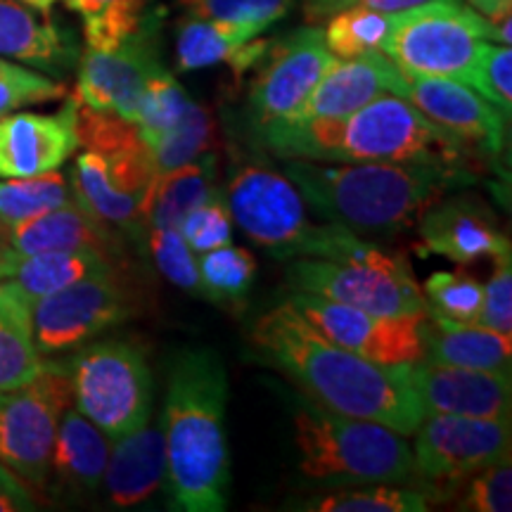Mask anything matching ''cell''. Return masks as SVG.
Segmentation results:
<instances>
[{
	"instance_id": "cell-1",
	"label": "cell",
	"mask_w": 512,
	"mask_h": 512,
	"mask_svg": "<svg viewBox=\"0 0 512 512\" xmlns=\"http://www.w3.org/2000/svg\"><path fill=\"white\" fill-rule=\"evenodd\" d=\"M252 342L275 368L332 411L413 434L425 418L408 363H375L330 342L290 302L264 313Z\"/></svg>"
},
{
	"instance_id": "cell-50",
	"label": "cell",
	"mask_w": 512,
	"mask_h": 512,
	"mask_svg": "<svg viewBox=\"0 0 512 512\" xmlns=\"http://www.w3.org/2000/svg\"><path fill=\"white\" fill-rule=\"evenodd\" d=\"M17 259L19 256H15V259H0V280L12 278V273H15V266H17Z\"/></svg>"
},
{
	"instance_id": "cell-15",
	"label": "cell",
	"mask_w": 512,
	"mask_h": 512,
	"mask_svg": "<svg viewBox=\"0 0 512 512\" xmlns=\"http://www.w3.org/2000/svg\"><path fill=\"white\" fill-rule=\"evenodd\" d=\"M162 19L157 17L143 31L128 38L112 50L86 48L79 55V74H76L74 100L83 107L98 112H112L117 117L136 124L138 100L147 81L164 69L159 57V29Z\"/></svg>"
},
{
	"instance_id": "cell-2",
	"label": "cell",
	"mask_w": 512,
	"mask_h": 512,
	"mask_svg": "<svg viewBox=\"0 0 512 512\" xmlns=\"http://www.w3.org/2000/svg\"><path fill=\"white\" fill-rule=\"evenodd\" d=\"M283 174L323 219L368 242L392 240L439 197L472 183L470 166L434 162L283 159Z\"/></svg>"
},
{
	"instance_id": "cell-48",
	"label": "cell",
	"mask_w": 512,
	"mask_h": 512,
	"mask_svg": "<svg viewBox=\"0 0 512 512\" xmlns=\"http://www.w3.org/2000/svg\"><path fill=\"white\" fill-rule=\"evenodd\" d=\"M470 8H475L479 15H484L491 22H501L505 17H512V0H465Z\"/></svg>"
},
{
	"instance_id": "cell-5",
	"label": "cell",
	"mask_w": 512,
	"mask_h": 512,
	"mask_svg": "<svg viewBox=\"0 0 512 512\" xmlns=\"http://www.w3.org/2000/svg\"><path fill=\"white\" fill-rule=\"evenodd\" d=\"M223 195L242 233L278 259H347L373 245L339 223H313L297 185L261 159L233 164Z\"/></svg>"
},
{
	"instance_id": "cell-49",
	"label": "cell",
	"mask_w": 512,
	"mask_h": 512,
	"mask_svg": "<svg viewBox=\"0 0 512 512\" xmlns=\"http://www.w3.org/2000/svg\"><path fill=\"white\" fill-rule=\"evenodd\" d=\"M15 252L10 249V238H8V226L0 221V259H15Z\"/></svg>"
},
{
	"instance_id": "cell-7",
	"label": "cell",
	"mask_w": 512,
	"mask_h": 512,
	"mask_svg": "<svg viewBox=\"0 0 512 512\" xmlns=\"http://www.w3.org/2000/svg\"><path fill=\"white\" fill-rule=\"evenodd\" d=\"M512 17L491 22L465 0H425L392 12L382 53L408 76H441L470 86L486 43L510 46Z\"/></svg>"
},
{
	"instance_id": "cell-6",
	"label": "cell",
	"mask_w": 512,
	"mask_h": 512,
	"mask_svg": "<svg viewBox=\"0 0 512 512\" xmlns=\"http://www.w3.org/2000/svg\"><path fill=\"white\" fill-rule=\"evenodd\" d=\"M299 467L309 479L332 484H403L415 479L413 451L406 434L380 422L354 418L316 399H292Z\"/></svg>"
},
{
	"instance_id": "cell-30",
	"label": "cell",
	"mask_w": 512,
	"mask_h": 512,
	"mask_svg": "<svg viewBox=\"0 0 512 512\" xmlns=\"http://www.w3.org/2000/svg\"><path fill=\"white\" fill-rule=\"evenodd\" d=\"M69 10L83 19L86 48L112 50L164 17L152 0H64Z\"/></svg>"
},
{
	"instance_id": "cell-17",
	"label": "cell",
	"mask_w": 512,
	"mask_h": 512,
	"mask_svg": "<svg viewBox=\"0 0 512 512\" xmlns=\"http://www.w3.org/2000/svg\"><path fill=\"white\" fill-rule=\"evenodd\" d=\"M420 256H444L453 264H475L486 256L510 254V240L498 226L496 214L477 195L439 197L418 219Z\"/></svg>"
},
{
	"instance_id": "cell-13",
	"label": "cell",
	"mask_w": 512,
	"mask_h": 512,
	"mask_svg": "<svg viewBox=\"0 0 512 512\" xmlns=\"http://www.w3.org/2000/svg\"><path fill=\"white\" fill-rule=\"evenodd\" d=\"M128 316L131 306L114 268L88 275L31 304L34 342L43 356L79 349Z\"/></svg>"
},
{
	"instance_id": "cell-36",
	"label": "cell",
	"mask_w": 512,
	"mask_h": 512,
	"mask_svg": "<svg viewBox=\"0 0 512 512\" xmlns=\"http://www.w3.org/2000/svg\"><path fill=\"white\" fill-rule=\"evenodd\" d=\"M197 268L209 302L240 304L245 302L256 278V261L252 252L230 245L197 254Z\"/></svg>"
},
{
	"instance_id": "cell-46",
	"label": "cell",
	"mask_w": 512,
	"mask_h": 512,
	"mask_svg": "<svg viewBox=\"0 0 512 512\" xmlns=\"http://www.w3.org/2000/svg\"><path fill=\"white\" fill-rule=\"evenodd\" d=\"M420 3H425V0H304V12L306 17L316 22V19H328L335 12L347 8H368L392 15V12L408 10Z\"/></svg>"
},
{
	"instance_id": "cell-41",
	"label": "cell",
	"mask_w": 512,
	"mask_h": 512,
	"mask_svg": "<svg viewBox=\"0 0 512 512\" xmlns=\"http://www.w3.org/2000/svg\"><path fill=\"white\" fill-rule=\"evenodd\" d=\"M150 252L159 268V273L171 285L190 292L192 297L207 299L200 268H197V254L188 247V242L178 228H150Z\"/></svg>"
},
{
	"instance_id": "cell-29",
	"label": "cell",
	"mask_w": 512,
	"mask_h": 512,
	"mask_svg": "<svg viewBox=\"0 0 512 512\" xmlns=\"http://www.w3.org/2000/svg\"><path fill=\"white\" fill-rule=\"evenodd\" d=\"M31 304L15 280H0V394L34 380L43 368L34 342Z\"/></svg>"
},
{
	"instance_id": "cell-18",
	"label": "cell",
	"mask_w": 512,
	"mask_h": 512,
	"mask_svg": "<svg viewBox=\"0 0 512 512\" xmlns=\"http://www.w3.org/2000/svg\"><path fill=\"white\" fill-rule=\"evenodd\" d=\"M401 98H406L427 119L465 140L470 147L477 145L484 155L496 157L503 152L508 119L475 88L441 76L406 74Z\"/></svg>"
},
{
	"instance_id": "cell-28",
	"label": "cell",
	"mask_w": 512,
	"mask_h": 512,
	"mask_svg": "<svg viewBox=\"0 0 512 512\" xmlns=\"http://www.w3.org/2000/svg\"><path fill=\"white\" fill-rule=\"evenodd\" d=\"M216 183V157L204 152L192 162L178 166L155 176L145 202V223L150 228H178L183 216L207 202L214 192H219Z\"/></svg>"
},
{
	"instance_id": "cell-3",
	"label": "cell",
	"mask_w": 512,
	"mask_h": 512,
	"mask_svg": "<svg viewBox=\"0 0 512 512\" xmlns=\"http://www.w3.org/2000/svg\"><path fill=\"white\" fill-rule=\"evenodd\" d=\"M228 373L214 349H181L166 380L162 430L171 508L223 512L230 494Z\"/></svg>"
},
{
	"instance_id": "cell-45",
	"label": "cell",
	"mask_w": 512,
	"mask_h": 512,
	"mask_svg": "<svg viewBox=\"0 0 512 512\" xmlns=\"http://www.w3.org/2000/svg\"><path fill=\"white\" fill-rule=\"evenodd\" d=\"M496 266L484 285V306L479 323L486 328L512 335V256H494Z\"/></svg>"
},
{
	"instance_id": "cell-33",
	"label": "cell",
	"mask_w": 512,
	"mask_h": 512,
	"mask_svg": "<svg viewBox=\"0 0 512 512\" xmlns=\"http://www.w3.org/2000/svg\"><path fill=\"white\" fill-rule=\"evenodd\" d=\"M69 202H74L72 183L57 169L48 174L0 181V221L8 228Z\"/></svg>"
},
{
	"instance_id": "cell-34",
	"label": "cell",
	"mask_w": 512,
	"mask_h": 512,
	"mask_svg": "<svg viewBox=\"0 0 512 512\" xmlns=\"http://www.w3.org/2000/svg\"><path fill=\"white\" fill-rule=\"evenodd\" d=\"M143 143L150 150L155 174L162 176L209 152V147L214 145V119L202 105L192 102L190 112L174 128Z\"/></svg>"
},
{
	"instance_id": "cell-10",
	"label": "cell",
	"mask_w": 512,
	"mask_h": 512,
	"mask_svg": "<svg viewBox=\"0 0 512 512\" xmlns=\"http://www.w3.org/2000/svg\"><path fill=\"white\" fill-rule=\"evenodd\" d=\"M72 403L67 366L43 363L34 380L0 394V463L24 482L48 486L57 427Z\"/></svg>"
},
{
	"instance_id": "cell-4",
	"label": "cell",
	"mask_w": 512,
	"mask_h": 512,
	"mask_svg": "<svg viewBox=\"0 0 512 512\" xmlns=\"http://www.w3.org/2000/svg\"><path fill=\"white\" fill-rule=\"evenodd\" d=\"M259 143L280 159L311 162H434L470 166L472 150L394 93L337 119L271 126Z\"/></svg>"
},
{
	"instance_id": "cell-40",
	"label": "cell",
	"mask_w": 512,
	"mask_h": 512,
	"mask_svg": "<svg viewBox=\"0 0 512 512\" xmlns=\"http://www.w3.org/2000/svg\"><path fill=\"white\" fill-rule=\"evenodd\" d=\"M178 5L190 17L247 24L266 31L290 15L294 0H178Z\"/></svg>"
},
{
	"instance_id": "cell-42",
	"label": "cell",
	"mask_w": 512,
	"mask_h": 512,
	"mask_svg": "<svg viewBox=\"0 0 512 512\" xmlns=\"http://www.w3.org/2000/svg\"><path fill=\"white\" fill-rule=\"evenodd\" d=\"M178 230L195 254L230 245L233 242V216H230L223 190L214 192L207 202L188 211L178 223Z\"/></svg>"
},
{
	"instance_id": "cell-51",
	"label": "cell",
	"mask_w": 512,
	"mask_h": 512,
	"mask_svg": "<svg viewBox=\"0 0 512 512\" xmlns=\"http://www.w3.org/2000/svg\"><path fill=\"white\" fill-rule=\"evenodd\" d=\"M24 5H29V8H34L38 12H50V8L57 3V0H22Z\"/></svg>"
},
{
	"instance_id": "cell-23",
	"label": "cell",
	"mask_w": 512,
	"mask_h": 512,
	"mask_svg": "<svg viewBox=\"0 0 512 512\" xmlns=\"http://www.w3.org/2000/svg\"><path fill=\"white\" fill-rule=\"evenodd\" d=\"M0 57L27 64L53 79L67 76L79 62V46L48 12H38L22 0H0Z\"/></svg>"
},
{
	"instance_id": "cell-25",
	"label": "cell",
	"mask_w": 512,
	"mask_h": 512,
	"mask_svg": "<svg viewBox=\"0 0 512 512\" xmlns=\"http://www.w3.org/2000/svg\"><path fill=\"white\" fill-rule=\"evenodd\" d=\"M10 249L17 256L48 252H98L107 259L119 254V235L76 202L8 228Z\"/></svg>"
},
{
	"instance_id": "cell-9",
	"label": "cell",
	"mask_w": 512,
	"mask_h": 512,
	"mask_svg": "<svg viewBox=\"0 0 512 512\" xmlns=\"http://www.w3.org/2000/svg\"><path fill=\"white\" fill-rule=\"evenodd\" d=\"M287 280L294 290L380 316H420L427 309L408 261L387 254L375 242L347 259H294L287 266Z\"/></svg>"
},
{
	"instance_id": "cell-38",
	"label": "cell",
	"mask_w": 512,
	"mask_h": 512,
	"mask_svg": "<svg viewBox=\"0 0 512 512\" xmlns=\"http://www.w3.org/2000/svg\"><path fill=\"white\" fill-rule=\"evenodd\" d=\"M427 311L460 320V323H479L484 306V285L470 275L458 271H437L427 278L425 287Z\"/></svg>"
},
{
	"instance_id": "cell-35",
	"label": "cell",
	"mask_w": 512,
	"mask_h": 512,
	"mask_svg": "<svg viewBox=\"0 0 512 512\" xmlns=\"http://www.w3.org/2000/svg\"><path fill=\"white\" fill-rule=\"evenodd\" d=\"M389 31H392V15L387 12L347 8L328 17L323 38L337 60H351L368 53H382Z\"/></svg>"
},
{
	"instance_id": "cell-32",
	"label": "cell",
	"mask_w": 512,
	"mask_h": 512,
	"mask_svg": "<svg viewBox=\"0 0 512 512\" xmlns=\"http://www.w3.org/2000/svg\"><path fill=\"white\" fill-rule=\"evenodd\" d=\"M105 268H112V259L98 252H48L19 256L10 280L36 302Z\"/></svg>"
},
{
	"instance_id": "cell-31",
	"label": "cell",
	"mask_w": 512,
	"mask_h": 512,
	"mask_svg": "<svg viewBox=\"0 0 512 512\" xmlns=\"http://www.w3.org/2000/svg\"><path fill=\"white\" fill-rule=\"evenodd\" d=\"M432 501H437V494L430 489H403L389 482H368L311 496L306 501H297L292 508L306 512H425L430 510Z\"/></svg>"
},
{
	"instance_id": "cell-24",
	"label": "cell",
	"mask_w": 512,
	"mask_h": 512,
	"mask_svg": "<svg viewBox=\"0 0 512 512\" xmlns=\"http://www.w3.org/2000/svg\"><path fill=\"white\" fill-rule=\"evenodd\" d=\"M261 34L264 31L247 24L185 15L176 27V69L200 72L216 64H228L235 76L252 72L271 46V38H261Z\"/></svg>"
},
{
	"instance_id": "cell-27",
	"label": "cell",
	"mask_w": 512,
	"mask_h": 512,
	"mask_svg": "<svg viewBox=\"0 0 512 512\" xmlns=\"http://www.w3.org/2000/svg\"><path fill=\"white\" fill-rule=\"evenodd\" d=\"M110 437L86 415L67 408L57 427L50 458V477H55L57 494L91 496L100 489L110 460Z\"/></svg>"
},
{
	"instance_id": "cell-14",
	"label": "cell",
	"mask_w": 512,
	"mask_h": 512,
	"mask_svg": "<svg viewBox=\"0 0 512 512\" xmlns=\"http://www.w3.org/2000/svg\"><path fill=\"white\" fill-rule=\"evenodd\" d=\"M155 166L147 145L138 150H86L72 169L74 202L107 226L124 230L131 240L145 238V202L155 181Z\"/></svg>"
},
{
	"instance_id": "cell-47",
	"label": "cell",
	"mask_w": 512,
	"mask_h": 512,
	"mask_svg": "<svg viewBox=\"0 0 512 512\" xmlns=\"http://www.w3.org/2000/svg\"><path fill=\"white\" fill-rule=\"evenodd\" d=\"M36 508V498L24 486V479L0 463V512H29Z\"/></svg>"
},
{
	"instance_id": "cell-16",
	"label": "cell",
	"mask_w": 512,
	"mask_h": 512,
	"mask_svg": "<svg viewBox=\"0 0 512 512\" xmlns=\"http://www.w3.org/2000/svg\"><path fill=\"white\" fill-rule=\"evenodd\" d=\"M330 342L375 363H411L422 356L420 316H380L332 302L313 292L294 290L287 299Z\"/></svg>"
},
{
	"instance_id": "cell-8",
	"label": "cell",
	"mask_w": 512,
	"mask_h": 512,
	"mask_svg": "<svg viewBox=\"0 0 512 512\" xmlns=\"http://www.w3.org/2000/svg\"><path fill=\"white\" fill-rule=\"evenodd\" d=\"M72 382L76 411L95 422L110 439L138 430L152 418L155 380L140 344L131 339H100L79 347L64 363Z\"/></svg>"
},
{
	"instance_id": "cell-22",
	"label": "cell",
	"mask_w": 512,
	"mask_h": 512,
	"mask_svg": "<svg viewBox=\"0 0 512 512\" xmlns=\"http://www.w3.org/2000/svg\"><path fill=\"white\" fill-rule=\"evenodd\" d=\"M100 486L114 510L140 508L169 491L162 420L157 425L145 422L138 430L114 439Z\"/></svg>"
},
{
	"instance_id": "cell-44",
	"label": "cell",
	"mask_w": 512,
	"mask_h": 512,
	"mask_svg": "<svg viewBox=\"0 0 512 512\" xmlns=\"http://www.w3.org/2000/svg\"><path fill=\"white\" fill-rule=\"evenodd\" d=\"M470 88L491 102L505 119L512 112V50L501 43H486L479 53Z\"/></svg>"
},
{
	"instance_id": "cell-39",
	"label": "cell",
	"mask_w": 512,
	"mask_h": 512,
	"mask_svg": "<svg viewBox=\"0 0 512 512\" xmlns=\"http://www.w3.org/2000/svg\"><path fill=\"white\" fill-rule=\"evenodd\" d=\"M64 95H67V88L53 76L0 57V117L29 105L62 100Z\"/></svg>"
},
{
	"instance_id": "cell-43",
	"label": "cell",
	"mask_w": 512,
	"mask_h": 512,
	"mask_svg": "<svg viewBox=\"0 0 512 512\" xmlns=\"http://www.w3.org/2000/svg\"><path fill=\"white\" fill-rule=\"evenodd\" d=\"M458 510L467 512H510L512 508V465L510 456L482 467L467 477Z\"/></svg>"
},
{
	"instance_id": "cell-12",
	"label": "cell",
	"mask_w": 512,
	"mask_h": 512,
	"mask_svg": "<svg viewBox=\"0 0 512 512\" xmlns=\"http://www.w3.org/2000/svg\"><path fill=\"white\" fill-rule=\"evenodd\" d=\"M335 60L320 27H302L278 41L271 38L256 62L247 95V117L256 136L297 112Z\"/></svg>"
},
{
	"instance_id": "cell-19",
	"label": "cell",
	"mask_w": 512,
	"mask_h": 512,
	"mask_svg": "<svg viewBox=\"0 0 512 512\" xmlns=\"http://www.w3.org/2000/svg\"><path fill=\"white\" fill-rule=\"evenodd\" d=\"M79 102L67 98L53 114L19 112L0 117V178H29L60 169L79 150Z\"/></svg>"
},
{
	"instance_id": "cell-20",
	"label": "cell",
	"mask_w": 512,
	"mask_h": 512,
	"mask_svg": "<svg viewBox=\"0 0 512 512\" xmlns=\"http://www.w3.org/2000/svg\"><path fill=\"white\" fill-rule=\"evenodd\" d=\"M408 375L425 413L510 420L512 373L444 366L418 358L408 363Z\"/></svg>"
},
{
	"instance_id": "cell-11",
	"label": "cell",
	"mask_w": 512,
	"mask_h": 512,
	"mask_svg": "<svg viewBox=\"0 0 512 512\" xmlns=\"http://www.w3.org/2000/svg\"><path fill=\"white\" fill-rule=\"evenodd\" d=\"M413 434V472L439 501V486L453 494L467 477L510 456V420L425 413Z\"/></svg>"
},
{
	"instance_id": "cell-21",
	"label": "cell",
	"mask_w": 512,
	"mask_h": 512,
	"mask_svg": "<svg viewBox=\"0 0 512 512\" xmlns=\"http://www.w3.org/2000/svg\"><path fill=\"white\" fill-rule=\"evenodd\" d=\"M406 74L384 53L335 60L297 112L275 126H297L318 119H337L361 110L384 93L401 95Z\"/></svg>"
},
{
	"instance_id": "cell-26",
	"label": "cell",
	"mask_w": 512,
	"mask_h": 512,
	"mask_svg": "<svg viewBox=\"0 0 512 512\" xmlns=\"http://www.w3.org/2000/svg\"><path fill=\"white\" fill-rule=\"evenodd\" d=\"M420 347V358L432 363L494 373L512 370V335L482 323H460L427 309L420 323Z\"/></svg>"
},
{
	"instance_id": "cell-37",
	"label": "cell",
	"mask_w": 512,
	"mask_h": 512,
	"mask_svg": "<svg viewBox=\"0 0 512 512\" xmlns=\"http://www.w3.org/2000/svg\"><path fill=\"white\" fill-rule=\"evenodd\" d=\"M192 100L188 91L176 81V76L166 69L159 72L147 81L143 95L138 100L136 112V128L140 138H155L159 133L174 128L185 114L190 112Z\"/></svg>"
}]
</instances>
